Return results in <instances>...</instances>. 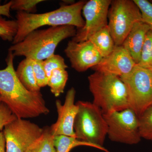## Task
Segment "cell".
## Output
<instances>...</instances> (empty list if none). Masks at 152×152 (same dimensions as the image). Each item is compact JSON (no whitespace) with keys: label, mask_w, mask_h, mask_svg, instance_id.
Listing matches in <instances>:
<instances>
[{"label":"cell","mask_w":152,"mask_h":152,"mask_svg":"<svg viewBox=\"0 0 152 152\" xmlns=\"http://www.w3.org/2000/svg\"><path fill=\"white\" fill-rule=\"evenodd\" d=\"M14 56L9 51L7 67L0 70V102L5 104L18 118H37L50 112L40 92H33L25 88L17 77Z\"/></svg>","instance_id":"obj_1"},{"label":"cell","mask_w":152,"mask_h":152,"mask_svg":"<svg viewBox=\"0 0 152 152\" xmlns=\"http://www.w3.org/2000/svg\"><path fill=\"white\" fill-rule=\"evenodd\" d=\"M86 2V1H79L69 5L61 6L55 10L42 14L17 12L15 17L18 31L12 42L13 45L20 42L30 33L44 26H72L77 29L82 28L85 24L82 12Z\"/></svg>","instance_id":"obj_2"},{"label":"cell","mask_w":152,"mask_h":152,"mask_svg":"<svg viewBox=\"0 0 152 152\" xmlns=\"http://www.w3.org/2000/svg\"><path fill=\"white\" fill-rule=\"evenodd\" d=\"M77 28L72 26L50 27L36 30L27 36L20 42L13 45L9 49L15 56L44 61L54 54L58 44L67 38L73 37Z\"/></svg>","instance_id":"obj_3"},{"label":"cell","mask_w":152,"mask_h":152,"mask_svg":"<svg viewBox=\"0 0 152 152\" xmlns=\"http://www.w3.org/2000/svg\"><path fill=\"white\" fill-rule=\"evenodd\" d=\"M88 80L93 103L104 115L129 108L126 88L120 77L95 72Z\"/></svg>","instance_id":"obj_4"},{"label":"cell","mask_w":152,"mask_h":152,"mask_svg":"<svg viewBox=\"0 0 152 152\" xmlns=\"http://www.w3.org/2000/svg\"><path fill=\"white\" fill-rule=\"evenodd\" d=\"M74 124L76 138L94 145L96 149L109 152L104 147L108 127L101 109L93 103L79 101Z\"/></svg>","instance_id":"obj_5"},{"label":"cell","mask_w":152,"mask_h":152,"mask_svg":"<svg viewBox=\"0 0 152 152\" xmlns=\"http://www.w3.org/2000/svg\"><path fill=\"white\" fill-rule=\"evenodd\" d=\"M128 93L129 108L140 116L152 106V72L137 64L130 72L120 77Z\"/></svg>","instance_id":"obj_6"},{"label":"cell","mask_w":152,"mask_h":152,"mask_svg":"<svg viewBox=\"0 0 152 152\" xmlns=\"http://www.w3.org/2000/svg\"><path fill=\"white\" fill-rule=\"evenodd\" d=\"M109 30L116 46L122 45L134 25L141 21L140 11L134 1H111L108 12Z\"/></svg>","instance_id":"obj_7"},{"label":"cell","mask_w":152,"mask_h":152,"mask_svg":"<svg viewBox=\"0 0 152 152\" xmlns=\"http://www.w3.org/2000/svg\"><path fill=\"white\" fill-rule=\"evenodd\" d=\"M104 116L107 125V136L112 141L129 145L140 142L139 117L132 109L113 112Z\"/></svg>","instance_id":"obj_8"},{"label":"cell","mask_w":152,"mask_h":152,"mask_svg":"<svg viewBox=\"0 0 152 152\" xmlns=\"http://www.w3.org/2000/svg\"><path fill=\"white\" fill-rule=\"evenodd\" d=\"M43 131L35 123L17 118L4 128L6 152H26L42 136Z\"/></svg>","instance_id":"obj_9"},{"label":"cell","mask_w":152,"mask_h":152,"mask_svg":"<svg viewBox=\"0 0 152 152\" xmlns=\"http://www.w3.org/2000/svg\"><path fill=\"white\" fill-rule=\"evenodd\" d=\"M111 0H90L83 9L85 18L83 27L77 30L72 41L77 42H84L99 30L108 26V12Z\"/></svg>","instance_id":"obj_10"},{"label":"cell","mask_w":152,"mask_h":152,"mask_svg":"<svg viewBox=\"0 0 152 152\" xmlns=\"http://www.w3.org/2000/svg\"><path fill=\"white\" fill-rule=\"evenodd\" d=\"M64 52L72 67L80 72L96 66L103 58L89 40L80 42L69 41Z\"/></svg>","instance_id":"obj_11"},{"label":"cell","mask_w":152,"mask_h":152,"mask_svg":"<svg viewBox=\"0 0 152 152\" xmlns=\"http://www.w3.org/2000/svg\"><path fill=\"white\" fill-rule=\"evenodd\" d=\"M75 90L72 88L67 92L63 104L59 100L56 101L58 119L50 127L51 133L54 136L66 135L76 137L74 124L78 107L75 102Z\"/></svg>","instance_id":"obj_12"},{"label":"cell","mask_w":152,"mask_h":152,"mask_svg":"<svg viewBox=\"0 0 152 152\" xmlns=\"http://www.w3.org/2000/svg\"><path fill=\"white\" fill-rule=\"evenodd\" d=\"M136 63L123 46H115L113 52L103 58L92 69L95 72L121 77L130 72Z\"/></svg>","instance_id":"obj_13"},{"label":"cell","mask_w":152,"mask_h":152,"mask_svg":"<svg viewBox=\"0 0 152 152\" xmlns=\"http://www.w3.org/2000/svg\"><path fill=\"white\" fill-rule=\"evenodd\" d=\"M150 30L149 27L146 24L142 21L137 22L122 45L129 52L136 64H138L140 61L146 36Z\"/></svg>","instance_id":"obj_14"},{"label":"cell","mask_w":152,"mask_h":152,"mask_svg":"<svg viewBox=\"0 0 152 152\" xmlns=\"http://www.w3.org/2000/svg\"><path fill=\"white\" fill-rule=\"evenodd\" d=\"M16 73L27 89L33 92H40L41 88L37 83L31 59L26 58L19 63Z\"/></svg>","instance_id":"obj_15"},{"label":"cell","mask_w":152,"mask_h":152,"mask_svg":"<svg viewBox=\"0 0 152 152\" xmlns=\"http://www.w3.org/2000/svg\"><path fill=\"white\" fill-rule=\"evenodd\" d=\"M89 40L92 43L102 58L110 55L116 46L111 35L108 26L95 33Z\"/></svg>","instance_id":"obj_16"},{"label":"cell","mask_w":152,"mask_h":152,"mask_svg":"<svg viewBox=\"0 0 152 152\" xmlns=\"http://www.w3.org/2000/svg\"><path fill=\"white\" fill-rule=\"evenodd\" d=\"M26 152H56L54 145V136L50 127L44 129L42 136L33 143Z\"/></svg>","instance_id":"obj_17"},{"label":"cell","mask_w":152,"mask_h":152,"mask_svg":"<svg viewBox=\"0 0 152 152\" xmlns=\"http://www.w3.org/2000/svg\"><path fill=\"white\" fill-rule=\"evenodd\" d=\"M68 77V72L64 69H57L52 72L48 79V86L55 96H59L64 92Z\"/></svg>","instance_id":"obj_18"},{"label":"cell","mask_w":152,"mask_h":152,"mask_svg":"<svg viewBox=\"0 0 152 152\" xmlns=\"http://www.w3.org/2000/svg\"><path fill=\"white\" fill-rule=\"evenodd\" d=\"M56 152H70L74 148L80 146L96 147L92 144L80 140L76 137L66 135L54 136Z\"/></svg>","instance_id":"obj_19"},{"label":"cell","mask_w":152,"mask_h":152,"mask_svg":"<svg viewBox=\"0 0 152 152\" xmlns=\"http://www.w3.org/2000/svg\"><path fill=\"white\" fill-rule=\"evenodd\" d=\"M139 124L141 138L152 141V106L139 117Z\"/></svg>","instance_id":"obj_20"},{"label":"cell","mask_w":152,"mask_h":152,"mask_svg":"<svg viewBox=\"0 0 152 152\" xmlns=\"http://www.w3.org/2000/svg\"><path fill=\"white\" fill-rule=\"evenodd\" d=\"M18 31L15 20H7L0 15V37L4 41L13 42Z\"/></svg>","instance_id":"obj_21"},{"label":"cell","mask_w":152,"mask_h":152,"mask_svg":"<svg viewBox=\"0 0 152 152\" xmlns=\"http://www.w3.org/2000/svg\"><path fill=\"white\" fill-rule=\"evenodd\" d=\"M139 66L150 69L152 67V31L147 33Z\"/></svg>","instance_id":"obj_22"},{"label":"cell","mask_w":152,"mask_h":152,"mask_svg":"<svg viewBox=\"0 0 152 152\" xmlns=\"http://www.w3.org/2000/svg\"><path fill=\"white\" fill-rule=\"evenodd\" d=\"M44 69L48 78L50 77L52 72L57 69H66L68 68L65 60L62 57L58 55L53 54L43 61Z\"/></svg>","instance_id":"obj_23"},{"label":"cell","mask_w":152,"mask_h":152,"mask_svg":"<svg viewBox=\"0 0 152 152\" xmlns=\"http://www.w3.org/2000/svg\"><path fill=\"white\" fill-rule=\"evenodd\" d=\"M43 0H14L11 1V10L28 13H34L37 11L38 4Z\"/></svg>","instance_id":"obj_24"},{"label":"cell","mask_w":152,"mask_h":152,"mask_svg":"<svg viewBox=\"0 0 152 152\" xmlns=\"http://www.w3.org/2000/svg\"><path fill=\"white\" fill-rule=\"evenodd\" d=\"M141 14L142 21L149 26L152 31V4L147 0H134Z\"/></svg>","instance_id":"obj_25"},{"label":"cell","mask_w":152,"mask_h":152,"mask_svg":"<svg viewBox=\"0 0 152 152\" xmlns=\"http://www.w3.org/2000/svg\"><path fill=\"white\" fill-rule=\"evenodd\" d=\"M33 69L37 83L40 88H43L48 86V78L44 69L43 61L31 59Z\"/></svg>","instance_id":"obj_26"},{"label":"cell","mask_w":152,"mask_h":152,"mask_svg":"<svg viewBox=\"0 0 152 152\" xmlns=\"http://www.w3.org/2000/svg\"><path fill=\"white\" fill-rule=\"evenodd\" d=\"M17 118L5 104L0 102V131L7 124Z\"/></svg>","instance_id":"obj_27"},{"label":"cell","mask_w":152,"mask_h":152,"mask_svg":"<svg viewBox=\"0 0 152 152\" xmlns=\"http://www.w3.org/2000/svg\"><path fill=\"white\" fill-rule=\"evenodd\" d=\"M12 2H9L3 5H0V15L10 18L11 17L10 14L11 7Z\"/></svg>","instance_id":"obj_28"},{"label":"cell","mask_w":152,"mask_h":152,"mask_svg":"<svg viewBox=\"0 0 152 152\" xmlns=\"http://www.w3.org/2000/svg\"><path fill=\"white\" fill-rule=\"evenodd\" d=\"M0 152H6L5 139L3 132H0Z\"/></svg>","instance_id":"obj_29"},{"label":"cell","mask_w":152,"mask_h":152,"mask_svg":"<svg viewBox=\"0 0 152 152\" xmlns=\"http://www.w3.org/2000/svg\"><path fill=\"white\" fill-rule=\"evenodd\" d=\"M150 70H151V71L152 72V67L151 68V69H150Z\"/></svg>","instance_id":"obj_30"},{"label":"cell","mask_w":152,"mask_h":152,"mask_svg":"<svg viewBox=\"0 0 152 152\" xmlns=\"http://www.w3.org/2000/svg\"><path fill=\"white\" fill-rule=\"evenodd\" d=\"M150 1L152 4V0H151V1Z\"/></svg>","instance_id":"obj_31"}]
</instances>
